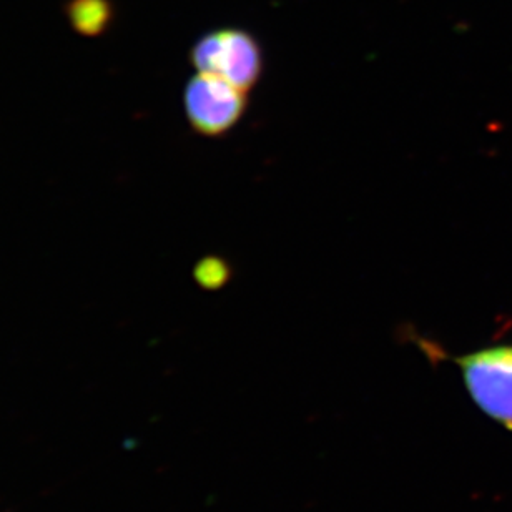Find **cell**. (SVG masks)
I'll list each match as a JSON object with an SVG mask.
<instances>
[{"label": "cell", "instance_id": "cell-1", "mask_svg": "<svg viewBox=\"0 0 512 512\" xmlns=\"http://www.w3.org/2000/svg\"><path fill=\"white\" fill-rule=\"evenodd\" d=\"M198 72L217 75L238 89L252 90L263 74V50L250 32L235 27L212 30L197 40L190 54Z\"/></svg>", "mask_w": 512, "mask_h": 512}, {"label": "cell", "instance_id": "cell-2", "mask_svg": "<svg viewBox=\"0 0 512 512\" xmlns=\"http://www.w3.org/2000/svg\"><path fill=\"white\" fill-rule=\"evenodd\" d=\"M474 403L512 429V345L491 346L456 358Z\"/></svg>", "mask_w": 512, "mask_h": 512}, {"label": "cell", "instance_id": "cell-3", "mask_svg": "<svg viewBox=\"0 0 512 512\" xmlns=\"http://www.w3.org/2000/svg\"><path fill=\"white\" fill-rule=\"evenodd\" d=\"M185 114L195 132L222 137L247 112V92L217 75L198 72L185 89Z\"/></svg>", "mask_w": 512, "mask_h": 512}, {"label": "cell", "instance_id": "cell-4", "mask_svg": "<svg viewBox=\"0 0 512 512\" xmlns=\"http://www.w3.org/2000/svg\"><path fill=\"white\" fill-rule=\"evenodd\" d=\"M70 19L75 29L84 34H99L110 20L107 0H74L70 5Z\"/></svg>", "mask_w": 512, "mask_h": 512}, {"label": "cell", "instance_id": "cell-5", "mask_svg": "<svg viewBox=\"0 0 512 512\" xmlns=\"http://www.w3.org/2000/svg\"><path fill=\"white\" fill-rule=\"evenodd\" d=\"M195 278L203 288L215 290V288H220V286L227 283L228 278H230V268L220 258H205V260L198 263Z\"/></svg>", "mask_w": 512, "mask_h": 512}]
</instances>
